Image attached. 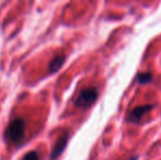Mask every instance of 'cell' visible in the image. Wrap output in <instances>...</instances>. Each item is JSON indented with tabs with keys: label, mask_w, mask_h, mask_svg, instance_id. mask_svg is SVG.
I'll return each mask as SVG.
<instances>
[{
	"label": "cell",
	"mask_w": 161,
	"mask_h": 160,
	"mask_svg": "<svg viewBox=\"0 0 161 160\" xmlns=\"http://www.w3.org/2000/svg\"><path fill=\"white\" fill-rule=\"evenodd\" d=\"M25 132V123L22 119H14L7 126L4 137L11 144H18L23 139Z\"/></svg>",
	"instance_id": "6da1fadb"
},
{
	"label": "cell",
	"mask_w": 161,
	"mask_h": 160,
	"mask_svg": "<svg viewBox=\"0 0 161 160\" xmlns=\"http://www.w3.org/2000/svg\"><path fill=\"white\" fill-rule=\"evenodd\" d=\"M99 97V90L96 87H89L85 88L80 91L78 94L75 104L78 108H89L97 101Z\"/></svg>",
	"instance_id": "7a4b0ae2"
},
{
	"label": "cell",
	"mask_w": 161,
	"mask_h": 160,
	"mask_svg": "<svg viewBox=\"0 0 161 160\" xmlns=\"http://www.w3.org/2000/svg\"><path fill=\"white\" fill-rule=\"evenodd\" d=\"M155 108V104H144L136 107L131 110L130 112L127 114V122L129 123H138L142 118L145 116V114H147L148 112H150L151 110Z\"/></svg>",
	"instance_id": "3957f363"
},
{
	"label": "cell",
	"mask_w": 161,
	"mask_h": 160,
	"mask_svg": "<svg viewBox=\"0 0 161 160\" xmlns=\"http://www.w3.org/2000/svg\"><path fill=\"white\" fill-rule=\"evenodd\" d=\"M68 139H69V133L66 132L58 138V141H56V144L54 145L53 149H52V152H51V156H49V159L51 160L57 159L58 157L64 152L66 146H67V144H68Z\"/></svg>",
	"instance_id": "277c9868"
},
{
	"label": "cell",
	"mask_w": 161,
	"mask_h": 160,
	"mask_svg": "<svg viewBox=\"0 0 161 160\" xmlns=\"http://www.w3.org/2000/svg\"><path fill=\"white\" fill-rule=\"evenodd\" d=\"M64 62H65V56H63V55L56 56L51 62V64H49V67H48L49 73H56V71L64 65Z\"/></svg>",
	"instance_id": "5b68a950"
},
{
	"label": "cell",
	"mask_w": 161,
	"mask_h": 160,
	"mask_svg": "<svg viewBox=\"0 0 161 160\" xmlns=\"http://www.w3.org/2000/svg\"><path fill=\"white\" fill-rule=\"evenodd\" d=\"M137 81L140 85H146L153 81V74L150 73H140L137 76Z\"/></svg>",
	"instance_id": "8992f818"
},
{
	"label": "cell",
	"mask_w": 161,
	"mask_h": 160,
	"mask_svg": "<svg viewBox=\"0 0 161 160\" xmlns=\"http://www.w3.org/2000/svg\"><path fill=\"white\" fill-rule=\"evenodd\" d=\"M21 160H40V156H38V152L35 150L28 152V154L24 155V157Z\"/></svg>",
	"instance_id": "52a82bcc"
}]
</instances>
